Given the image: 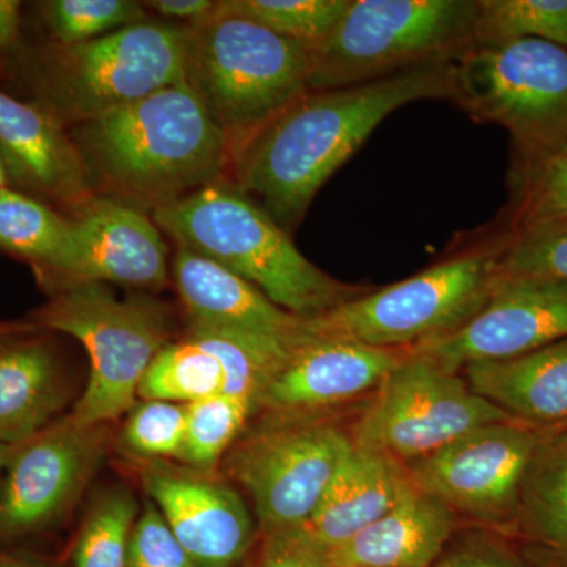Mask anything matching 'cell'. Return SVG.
<instances>
[{"instance_id": "cell-36", "label": "cell", "mask_w": 567, "mask_h": 567, "mask_svg": "<svg viewBox=\"0 0 567 567\" xmlns=\"http://www.w3.org/2000/svg\"><path fill=\"white\" fill-rule=\"evenodd\" d=\"M432 567H535L505 540L492 536H475L442 555Z\"/></svg>"}, {"instance_id": "cell-14", "label": "cell", "mask_w": 567, "mask_h": 567, "mask_svg": "<svg viewBox=\"0 0 567 567\" xmlns=\"http://www.w3.org/2000/svg\"><path fill=\"white\" fill-rule=\"evenodd\" d=\"M566 338V286L498 275L491 298L473 319L406 352L461 374L465 365L520 357Z\"/></svg>"}, {"instance_id": "cell-26", "label": "cell", "mask_w": 567, "mask_h": 567, "mask_svg": "<svg viewBox=\"0 0 567 567\" xmlns=\"http://www.w3.org/2000/svg\"><path fill=\"white\" fill-rule=\"evenodd\" d=\"M69 234L61 210L11 186L0 189V254L31 264L40 281L54 270Z\"/></svg>"}, {"instance_id": "cell-2", "label": "cell", "mask_w": 567, "mask_h": 567, "mask_svg": "<svg viewBox=\"0 0 567 567\" xmlns=\"http://www.w3.org/2000/svg\"><path fill=\"white\" fill-rule=\"evenodd\" d=\"M69 132L93 193L147 215L229 182L233 169L229 140L185 82Z\"/></svg>"}, {"instance_id": "cell-22", "label": "cell", "mask_w": 567, "mask_h": 567, "mask_svg": "<svg viewBox=\"0 0 567 567\" xmlns=\"http://www.w3.org/2000/svg\"><path fill=\"white\" fill-rule=\"evenodd\" d=\"M461 374L516 423L543 431L567 425V338L520 357L465 365Z\"/></svg>"}, {"instance_id": "cell-9", "label": "cell", "mask_w": 567, "mask_h": 567, "mask_svg": "<svg viewBox=\"0 0 567 567\" xmlns=\"http://www.w3.org/2000/svg\"><path fill=\"white\" fill-rule=\"evenodd\" d=\"M451 100L513 137L517 164L567 145V50L524 39L473 44L451 63Z\"/></svg>"}, {"instance_id": "cell-18", "label": "cell", "mask_w": 567, "mask_h": 567, "mask_svg": "<svg viewBox=\"0 0 567 567\" xmlns=\"http://www.w3.org/2000/svg\"><path fill=\"white\" fill-rule=\"evenodd\" d=\"M0 159L18 192L70 216L91 203L87 169L73 137L51 112L0 91Z\"/></svg>"}, {"instance_id": "cell-15", "label": "cell", "mask_w": 567, "mask_h": 567, "mask_svg": "<svg viewBox=\"0 0 567 567\" xmlns=\"http://www.w3.org/2000/svg\"><path fill=\"white\" fill-rule=\"evenodd\" d=\"M69 218V241L61 259L41 279L51 290L74 282L137 289L166 286L169 249L151 215L96 196Z\"/></svg>"}, {"instance_id": "cell-39", "label": "cell", "mask_w": 567, "mask_h": 567, "mask_svg": "<svg viewBox=\"0 0 567 567\" xmlns=\"http://www.w3.org/2000/svg\"><path fill=\"white\" fill-rule=\"evenodd\" d=\"M21 40V2L0 0V58L17 50Z\"/></svg>"}, {"instance_id": "cell-17", "label": "cell", "mask_w": 567, "mask_h": 567, "mask_svg": "<svg viewBox=\"0 0 567 567\" xmlns=\"http://www.w3.org/2000/svg\"><path fill=\"white\" fill-rule=\"evenodd\" d=\"M405 353L353 339L306 336L265 385L256 410L275 420L316 417L322 410L375 393Z\"/></svg>"}, {"instance_id": "cell-21", "label": "cell", "mask_w": 567, "mask_h": 567, "mask_svg": "<svg viewBox=\"0 0 567 567\" xmlns=\"http://www.w3.org/2000/svg\"><path fill=\"white\" fill-rule=\"evenodd\" d=\"M453 511L413 486L388 513L323 555L328 567H432L456 527Z\"/></svg>"}, {"instance_id": "cell-33", "label": "cell", "mask_w": 567, "mask_h": 567, "mask_svg": "<svg viewBox=\"0 0 567 567\" xmlns=\"http://www.w3.org/2000/svg\"><path fill=\"white\" fill-rule=\"evenodd\" d=\"M185 431L186 405L166 401L136 402L123 425V450L147 462L181 458Z\"/></svg>"}, {"instance_id": "cell-12", "label": "cell", "mask_w": 567, "mask_h": 567, "mask_svg": "<svg viewBox=\"0 0 567 567\" xmlns=\"http://www.w3.org/2000/svg\"><path fill=\"white\" fill-rule=\"evenodd\" d=\"M547 432L516 421L483 425L405 465V472L454 516L516 533L525 481Z\"/></svg>"}, {"instance_id": "cell-27", "label": "cell", "mask_w": 567, "mask_h": 567, "mask_svg": "<svg viewBox=\"0 0 567 567\" xmlns=\"http://www.w3.org/2000/svg\"><path fill=\"white\" fill-rule=\"evenodd\" d=\"M505 237L567 224V145L518 163Z\"/></svg>"}, {"instance_id": "cell-41", "label": "cell", "mask_w": 567, "mask_h": 567, "mask_svg": "<svg viewBox=\"0 0 567 567\" xmlns=\"http://www.w3.org/2000/svg\"><path fill=\"white\" fill-rule=\"evenodd\" d=\"M0 567H43V566L39 565V563L31 561V559L18 557V555L7 554V551H0Z\"/></svg>"}, {"instance_id": "cell-28", "label": "cell", "mask_w": 567, "mask_h": 567, "mask_svg": "<svg viewBox=\"0 0 567 567\" xmlns=\"http://www.w3.org/2000/svg\"><path fill=\"white\" fill-rule=\"evenodd\" d=\"M350 0H221L218 10L264 25L311 54L333 32Z\"/></svg>"}, {"instance_id": "cell-5", "label": "cell", "mask_w": 567, "mask_h": 567, "mask_svg": "<svg viewBox=\"0 0 567 567\" xmlns=\"http://www.w3.org/2000/svg\"><path fill=\"white\" fill-rule=\"evenodd\" d=\"M32 323L78 339L91 358L87 386L70 417L107 425L136 405L142 377L171 344L166 306L147 297L121 298L107 284L74 282L52 290Z\"/></svg>"}, {"instance_id": "cell-7", "label": "cell", "mask_w": 567, "mask_h": 567, "mask_svg": "<svg viewBox=\"0 0 567 567\" xmlns=\"http://www.w3.org/2000/svg\"><path fill=\"white\" fill-rule=\"evenodd\" d=\"M183 82V25L144 21L85 43L54 44L33 70V103L70 128Z\"/></svg>"}, {"instance_id": "cell-20", "label": "cell", "mask_w": 567, "mask_h": 567, "mask_svg": "<svg viewBox=\"0 0 567 567\" xmlns=\"http://www.w3.org/2000/svg\"><path fill=\"white\" fill-rule=\"evenodd\" d=\"M412 487L404 465L354 446L312 516L287 533L327 555L374 524Z\"/></svg>"}, {"instance_id": "cell-4", "label": "cell", "mask_w": 567, "mask_h": 567, "mask_svg": "<svg viewBox=\"0 0 567 567\" xmlns=\"http://www.w3.org/2000/svg\"><path fill=\"white\" fill-rule=\"evenodd\" d=\"M185 84L233 147L234 159L309 89L311 54L246 18L223 13L183 25Z\"/></svg>"}, {"instance_id": "cell-10", "label": "cell", "mask_w": 567, "mask_h": 567, "mask_svg": "<svg viewBox=\"0 0 567 567\" xmlns=\"http://www.w3.org/2000/svg\"><path fill=\"white\" fill-rule=\"evenodd\" d=\"M374 394L350 434L353 445L404 466L477 427L514 421L461 374L410 352Z\"/></svg>"}, {"instance_id": "cell-19", "label": "cell", "mask_w": 567, "mask_h": 567, "mask_svg": "<svg viewBox=\"0 0 567 567\" xmlns=\"http://www.w3.org/2000/svg\"><path fill=\"white\" fill-rule=\"evenodd\" d=\"M173 275L188 327L240 331L289 349L306 338L303 317L284 311L251 282L207 257L177 248Z\"/></svg>"}, {"instance_id": "cell-38", "label": "cell", "mask_w": 567, "mask_h": 567, "mask_svg": "<svg viewBox=\"0 0 567 567\" xmlns=\"http://www.w3.org/2000/svg\"><path fill=\"white\" fill-rule=\"evenodd\" d=\"M212 0H151L142 6L167 20L185 21L186 24L207 20L216 10Z\"/></svg>"}, {"instance_id": "cell-29", "label": "cell", "mask_w": 567, "mask_h": 567, "mask_svg": "<svg viewBox=\"0 0 567 567\" xmlns=\"http://www.w3.org/2000/svg\"><path fill=\"white\" fill-rule=\"evenodd\" d=\"M252 412L256 402L229 394L186 405L185 443L178 461L197 472L213 473Z\"/></svg>"}, {"instance_id": "cell-24", "label": "cell", "mask_w": 567, "mask_h": 567, "mask_svg": "<svg viewBox=\"0 0 567 567\" xmlns=\"http://www.w3.org/2000/svg\"><path fill=\"white\" fill-rule=\"evenodd\" d=\"M65 401L61 368L47 342L29 334L0 338V442H28L54 423Z\"/></svg>"}, {"instance_id": "cell-35", "label": "cell", "mask_w": 567, "mask_h": 567, "mask_svg": "<svg viewBox=\"0 0 567 567\" xmlns=\"http://www.w3.org/2000/svg\"><path fill=\"white\" fill-rule=\"evenodd\" d=\"M128 567H196L152 502L134 525Z\"/></svg>"}, {"instance_id": "cell-23", "label": "cell", "mask_w": 567, "mask_h": 567, "mask_svg": "<svg viewBox=\"0 0 567 567\" xmlns=\"http://www.w3.org/2000/svg\"><path fill=\"white\" fill-rule=\"evenodd\" d=\"M245 358L237 331L188 327L185 338L156 354L140 383L137 398L188 405L227 394Z\"/></svg>"}, {"instance_id": "cell-8", "label": "cell", "mask_w": 567, "mask_h": 567, "mask_svg": "<svg viewBox=\"0 0 567 567\" xmlns=\"http://www.w3.org/2000/svg\"><path fill=\"white\" fill-rule=\"evenodd\" d=\"M505 235L404 281L358 295L306 319V336L346 338L388 350H410L457 330L487 303L498 276Z\"/></svg>"}, {"instance_id": "cell-40", "label": "cell", "mask_w": 567, "mask_h": 567, "mask_svg": "<svg viewBox=\"0 0 567 567\" xmlns=\"http://www.w3.org/2000/svg\"><path fill=\"white\" fill-rule=\"evenodd\" d=\"M40 331L35 323L29 322H0V338L14 334H31Z\"/></svg>"}, {"instance_id": "cell-6", "label": "cell", "mask_w": 567, "mask_h": 567, "mask_svg": "<svg viewBox=\"0 0 567 567\" xmlns=\"http://www.w3.org/2000/svg\"><path fill=\"white\" fill-rule=\"evenodd\" d=\"M480 0H350L311 52V91H331L420 66L453 63L473 47Z\"/></svg>"}, {"instance_id": "cell-11", "label": "cell", "mask_w": 567, "mask_h": 567, "mask_svg": "<svg viewBox=\"0 0 567 567\" xmlns=\"http://www.w3.org/2000/svg\"><path fill=\"white\" fill-rule=\"evenodd\" d=\"M353 447L338 424L275 420L230 450L227 472L252 499L260 532L281 535L312 516Z\"/></svg>"}, {"instance_id": "cell-25", "label": "cell", "mask_w": 567, "mask_h": 567, "mask_svg": "<svg viewBox=\"0 0 567 567\" xmlns=\"http://www.w3.org/2000/svg\"><path fill=\"white\" fill-rule=\"evenodd\" d=\"M516 535L544 567H567V425L551 429L533 458Z\"/></svg>"}, {"instance_id": "cell-32", "label": "cell", "mask_w": 567, "mask_h": 567, "mask_svg": "<svg viewBox=\"0 0 567 567\" xmlns=\"http://www.w3.org/2000/svg\"><path fill=\"white\" fill-rule=\"evenodd\" d=\"M40 10L52 39L61 47L85 43L147 21L145 7L133 0H50L41 3Z\"/></svg>"}, {"instance_id": "cell-13", "label": "cell", "mask_w": 567, "mask_h": 567, "mask_svg": "<svg viewBox=\"0 0 567 567\" xmlns=\"http://www.w3.org/2000/svg\"><path fill=\"white\" fill-rule=\"evenodd\" d=\"M107 425L69 415L14 446L0 491V537L51 527L78 502L107 453Z\"/></svg>"}, {"instance_id": "cell-34", "label": "cell", "mask_w": 567, "mask_h": 567, "mask_svg": "<svg viewBox=\"0 0 567 567\" xmlns=\"http://www.w3.org/2000/svg\"><path fill=\"white\" fill-rule=\"evenodd\" d=\"M498 275L567 287V224L505 237Z\"/></svg>"}, {"instance_id": "cell-31", "label": "cell", "mask_w": 567, "mask_h": 567, "mask_svg": "<svg viewBox=\"0 0 567 567\" xmlns=\"http://www.w3.org/2000/svg\"><path fill=\"white\" fill-rule=\"evenodd\" d=\"M140 514L128 491L117 488L100 496L78 536L74 566L128 567L130 543Z\"/></svg>"}, {"instance_id": "cell-42", "label": "cell", "mask_w": 567, "mask_h": 567, "mask_svg": "<svg viewBox=\"0 0 567 567\" xmlns=\"http://www.w3.org/2000/svg\"><path fill=\"white\" fill-rule=\"evenodd\" d=\"M14 446L7 445V443L0 442V472L7 468L9 465L11 456H13Z\"/></svg>"}, {"instance_id": "cell-1", "label": "cell", "mask_w": 567, "mask_h": 567, "mask_svg": "<svg viewBox=\"0 0 567 567\" xmlns=\"http://www.w3.org/2000/svg\"><path fill=\"white\" fill-rule=\"evenodd\" d=\"M451 100V63L382 80L311 91L235 156L229 185L256 197L286 233L320 188L391 112L420 100Z\"/></svg>"}, {"instance_id": "cell-43", "label": "cell", "mask_w": 567, "mask_h": 567, "mask_svg": "<svg viewBox=\"0 0 567 567\" xmlns=\"http://www.w3.org/2000/svg\"><path fill=\"white\" fill-rule=\"evenodd\" d=\"M9 175H7L6 167H3L2 159H0V189L10 188Z\"/></svg>"}, {"instance_id": "cell-30", "label": "cell", "mask_w": 567, "mask_h": 567, "mask_svg": "<svg viewBox=\"0 0 567 567\" xmlns=\"http://www.w3.org/2000/svg\"><path fill=\"white\" fill-rule=\"evenodd\" d=\"M536 39L567 50V0H480L473 44Z\"/></svg>"}, {"instance_id": "cell-3", "label": "cell", "mask_w": 567, "mask_h": 567, "mask_svg": "<svg viewBox=\"0 0 567 567\" xmlns=\"http://www.w3.org/2000/svg\"><path fill=\"white\" fill-rule=\"evenodd\" d=\"M151 216L177 248L223 265L290 315L312 319L358 297L354 287L309 262L289 233L229 183L207 186Z\"/></svg>"}, {"instance_id": "cell-16", "label": "cell", "mask_w": 567, "mask_h": 567, "mask_svg": "<svg viewBox=\"0 0 567 567\" xmlns=\"http://www.w3.org/2000/svg\"><path fill=\"white\" fill-rule=\"evenodd\" d=\"M142 484L196 567H237L256 525L241 495L212 473L147 462Z\"/></svg>"}, {"instance_id": "cell-37", "label": "cell", "mask_w": 567, "mask_h": 567, "mask_svg": "<svg viewBox=\"0 0 567 567\" xmlns=\"http://www.w3.org/2000/svg\"><path fill=\"white\" fill-rule=\"evenodd\" d=\"M256 567H328L323 555L298 540L290 533L268 536L262 558Z\"/></svg>"}]
</instances>
